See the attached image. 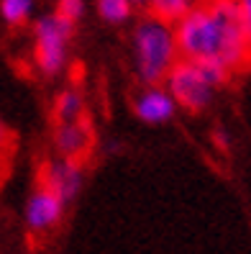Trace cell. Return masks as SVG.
Segmentation results:
<instances>
[{
	"label": "cell",
	"instance_id": "8",
	"mask_svg": "<svg viewBox=\"0 0 251 254\" xmlns=\"http://www.w3.org/2000/svg\"><path fill=\"white\" fill-rule=\"evenodd\" d=\"M93 144V131L87 126V121H72V124H62L56 128V146L62 157L67 159H82L87 152H90Z\"/></svg>",
	"mask_w": 251,
	"mask_h": 254
},
{
	"label": "cell",
	"instance_id": "4",
	"mask_svg": "<svg viewBox=\"0 0 251 254\" xmlns=\"http://www.w3.org/2000/svg\"><path fill=\"white\" fill-rule=\"evenodd\" d=\"M72 36V21H67L59 13L44 16L36 23V59L39 67L54 74L64 67L67 59V39Z\"/></svg>",
	"mask_w": 251,
	"mask_h": 254
},
{
	"label": "cell",
	"instance_id": "9",
	"mask_svg": "<svg viewBox=\"0 0 251 254\" xmlns=\"http://www.w3.org/2000/svg\"><path fill=\"white\" fill-rule=\"evenodd\" d=\"M146 5L151 8V16H156V18H161V21H167V23L182 21L187 13L195 8L193 0H149Z\"/></svg>",
	"mask_w": 251,
	"mask_h": 254
},
{
	"label": "cell",
	"instance_id": "14",
	"mask_svg": "<svg viewBox=\"0 0 251 254\" xmlns=\"http://www.w3.org/2000/svg\"><path fill=\"white\" fill-rule=\"evenodd\" d=\"M241 3V10H244V26H246V36H249V44H251V0H239Z\"/></svg>",
	"mask_w": 251,
	"mask_h": 254
},
{
	"label": "cell",
	"instance_id": "12",
	"mask_svg": "<svg viewBox=\"0 0 251 254\" xmlns=\"http://www.w3.org/2000/svg\"><path fill=\"white\" fill-rule=\"evenodd\" d=\"M34 10V0H0V13L13 26L23 23Z\"/></svg>",
	"mask_w": 251,
	"mask_h": 254
},
{
	"label": "cell",
	"instance_id": "11",
	"mask_svg": "<svg viewBox=\"0 0 251 254\" xmlns=\"http://www.w3.org/2000/svg\"><path fill=\"white\" fill-rule=\"evenodd\" d=\"M131 0H98V13L108 23H123L131 16Z\"/></svg>",
	"mask_w": 251,
	"mask_h": 254
},
{
	"label": "cell",
	"instance_id": "13",
	"mask_svg": "<svg viewBox=\"0 0 251 254\" xmlns=\"http://www.w3.org/2000/svg\"><path fill=\"white\" fill-rule=\"evenodd\" d=\"M56 13L75 23L85 13V3H82V0H59V3H56Z\"/></svg>",
	"mask_w": 251,
	"mask_h": 254
},
{
	"label": "cell",
	"instance_id": "6",
	"mask_svg": "<svg viewBox=\"0 0 251 254\" xmlns=\"http://www.w3.org/2000/svg\"><path fill=\"white\" fill-rule=\"evenodd\" d=\"M44 188L54 190L59 198L64 203L75 200L77 192L82 188V170H80V162L77 159H59V162H51L47 164L44 170Z\"/></svg>",
	"mask_w": 251,
	"mask_h": 254
},
{
	"label": "cell",
	"instance_id": "1",
	"mask_svg": "<svg viewBox=\"0 0 251 254\" xmlns=\"http://www.w3.org/2000/svg\"><path fill=\"white\" fill-rule=\"evenodd\" d=\"M177 44L185 59L218 62L228 69L241 67L251 44L239 0H205L177 21Z\"/></svg>",
	"mask_w": 251,
	"mask_h": 254
},
{
	"label": "cell",
	"instance_id": "7",
	"mask_svg": "<svg viewBox=\"0 0 251 254\" xmlns=\"http://www.w3.org/2000/svg\"><path fill=\"white\" fill-rule=\"evenodd\" d=\"M174 108H177L174 95L167 93V90H161V87H154V85L146 87V90L136 98V103H134L136 116L141 118V121H146V124L167 121V118L174 116Z\"/></svg>",
	"mask_w": 251,
	"mask_h": 254
},
{
	"label": "cell",
	"instance_id": "2",
	"mask_svg": "<svg viewBox=\"0 0 251 254\" xmlns=\"http://www.w3.org/2000/svg\"><path fill=\"white\" fill-rule=\"evenodd\" d=\"M134 49H136V67L139 77L146 85H156L159 80H164L177 64V31L167 26V21H161L156 16L144 18L136 26L134 34Z\"/></svg>",
	"mask_w": 251,
	"mask_h": 254
},
{
	"label": "cell",
	"instance_id": "5",
	"mask_svg": "<svg viewBox=\"0 0 251 254\" xmlns=\"http://www.w3.org/2000/svg\"><path fill=\"white\" fill-rule=\"evenodd\" d=\"M64 200L49 188H39L26 203V226L31 231H47L62 218Z\"/></svg>",
	"mask_w": 251,
	"mask_h": 254
},
{
	"label": "cell",
	"instance_id": "3",
	"mask_svg": "<svg viewBox=\"0 0 251 254\" xmlns=\"http://www.w3.org/2000/svg\"><path fill=\"white\" fill-rule=\"evenodd\" d=\"M226 74H228V67L218 62L182 59L167 74V85L177 100V106H185L187 111H202L210 103L213 90L226 82Z\"/></svg>",
	"mask_w": 251,
	"mask_h": 254
},
{
	"label": "cell",
	"instance_id": "15",
	"mask_svg": "<svg viewBox=\"0 0 251 254\" xmlns=\"http://www.w3.org/2000/svg\"><path fill=\"white\" fill-rule=\"evenodd\" d=\"M131 3H149V0H131Z\"/></svg>",
	"mask_w": 251,
	"mask_h": 254
},
{
	"label": "cell",
	"instance_id": "10",
	"mask_svg": "<svg viewBox=\"0 0 251 254\" xmlns=\"http://www.w3.org/2000/svg\"><path fill=\"white\" fill-rule=\"evenodd\" d=\"M82 116V100L75 90H67L59 95L56 100V118L59 124H72V121H80Z\"/></svg>",
	"mask_w": 251,
	"mask_h": 254
}]
</instances>
